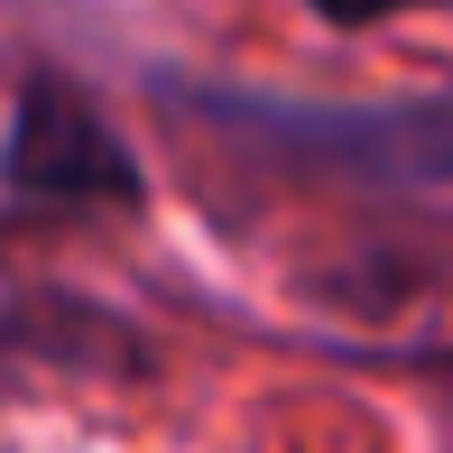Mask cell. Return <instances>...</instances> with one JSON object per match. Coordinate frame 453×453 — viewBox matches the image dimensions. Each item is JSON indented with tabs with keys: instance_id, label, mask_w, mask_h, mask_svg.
Returning <instances> with one entry per match:
<instances>
[{
	"instance_id": "6da1fadb",
	"label": "cell",
	"mask_w": 453,
	"mask_h": 453,
	"mask_svg": "<svg viewBox=\"0 0 453 453\" xmlns=\"http://www.w3.org/2000/svg\"><path fill=\"white\" fill-rule=\"evenodd\" d=\"M157 93L185 120L241 139L259 157L315 176H361V185H407V195H453V102L398 93V102H287V93H241V84H185L157 74Z\"/></svg>"
},
{
	"instance_id": "7a4b0ae2",
	"label": "cell",
	"mask_w": 453,
	"mask_h": 453,
	"mask_svg": "<svg viewBox=\"0 0 453 453\" xmlns=\"http://www.w3.org/2000/svg\"><path fill=\"white\" fill-rule=\"evenodd\" d=\"M0 203L47 213H149V167L111 130V111L65 65H19L0 120Z\"/></svg>"
},
{
	"instance_id": "3957f363",
	"label": "cell",
	"mask_w": 453,
	"mask_h": 453,
	"mask_svg": "<svg viewBox=\"0 0 453 453\" xmlns=\"http://www.w3.org/2000/svg\"><path fill=\"white\" fill-rule=\"evenodd\" d=\"M417 10H453V0H305V19H324L334 37L388 28V19H417Z\"/></svg>"
}]
</instances>
